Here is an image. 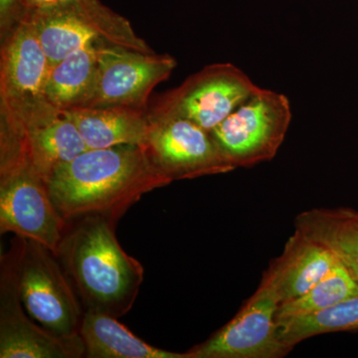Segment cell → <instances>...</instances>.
Returning a JSON list of instances; mask_svg holds the SVG:
<instances>
[{
	"label": "cell",
	"mask_w": 358,
	"mask_h": 358,
	"mask_svg": "<svg viewBox=\"0 0 358 358\" xmlns=\"http://www.w3.org/2000/svg\"><path fill=\"white\" fill-rule=\"evenodd\" d=\"M16 275L28 315L57 336H80L84 308L57 256L44 245L15 236Z\"/></svg>",
	"instance_id": "5"
},
{
	"label": "cell",
	"mask_w": 358,
	"mask_h": 358,
	"mask_svg": "<svg viewBox=\"0 0 358 358\" xmlns=\"http://www.w3.org/2000/svg\"><path fill=\"white\" fill-rule=\"evenodd\" d=\"M31 20L49 64L94 43L155 52L134 32L131 23L100 0H70L26 13Z\"/></svg>",
	"instance_id": "4"
},
{
	"label": "cell",
	"mask_w": 358,
	"mask_h": 358,
	"mask_svg": "<svg viewBox=\"0 0 358 358\" xmlns=\"http://www.w3.org/2000/svg\"><path fill=\"white\" fill-rule=\"evenodd\" d=\"M89 358H189L187 352H173L145 343L117 317L85 312L80 327Z\"/></svg>",
	"instance_id": "16"
},
{
	"label": "cell",
	"mask_w": 358,
	"mask_h": 358,
	"mask_svg": "<svg viewBox=\"0 0 358 358\" xmlns=\"http://www.w3.org/2000/svg\"><path fill=\"white\" fill-rule=\"evenodd\" d=\"M258 87L230 63L207 65L148 109V119L176 117L210 131L243 103Z\"/></svg>",
	"instance_id": "7"
},
{
	"label": "cell",
	"mask_w": 358,
	"mask_h": 358,
	"mask_svg": "<svg viewBox=\"0 0 358 358\" xmlns=\"http://www.w3.org/2000/svg\"><path fill=\"white\" fill-rule=\"evenodd\" d=\"M280 339L289 350L305 339L336 331H358V294L317 312L278 320Z\"/></svg>",
	"instance_id": "19"
},
{
	"label": "cell",
	"mask_w": 358,
	"mask_h": 358,
	"mask_svg": "<svg viewBox=\"0 0 358 358\" xmlns=\"http://www.w3.org/2000/svg\"><path fill=\"white\" fill-rule=\"evenodd\" d=\"M148 121L147 138L141 147L171 182L234 171L211 134L197 124L176 117Z\"/></svg>",
	"instance_id": "10"
},
{
	"label": "cell",
	"mask_w": 358,
	"mask_h": 358,
	"mask_svg": "<svg viewBox=\"0 0 358 358\" xmlns=\"http://www.w3.org/2000/svg\"><path fill=\"white\" fill-rule=\"evenodd\" d=\"M99 44L73 52L50 67L43 91L49 103L63 110L86 105L95 84Z\"/></svg>",
	"instance_id": "18"
},
{
	"label": "cell",
	"mask_w": 358,
	"mask_h": 358,
	"mask_svg": "<svg viewBox=\"0 0 358 358\" xmlns=\"http://www.w3.org/2000/svg\"><path fill=\"white\" fill-rule=\"evenodd\" d=\"M176 67V59L169 54L100 43L95 84L84 107L148 110L152 90L166 81Z\"/></svg>",
	"instance_id": "9"
},
{
	"label": "cell",
	"mask_w": 358,
	"mask_h": 358,
	"mask_svg": "<svg viewBox=\"0 0 358 358\" xmlns=\"http://www.w3.org/2000/svg\"><path fill=\"white\" fill-rule=\"evenodd\" d=\"M117 223L99 215L68 221L58 260L84 312L124 317L140 294L145 268L122 248Z\"/></svg>",
	"instance_id": "2"
},
{
	"label": "cell",
	"mask_w": 358,
	"mask_h": 358,
	"mask_svg": "<svg viewBox=\"0 0 358 358\" xmlns=\"http://www.w3.org/2000/svg\"><path fill=\"white\" fill-rule=\"evenodd\" d=\"M68 221L49 193L47 181L25 162L0 167V233H13L57 253Z\"/></svg>",
	"instance_id": "8"
},
{
	"label": "cell",
	"mask_w": 358,
	"mask_h": 358,
	"mask_svg": "<svg viewBox=\"0 0 358 358\" xmlns=\"http://www.w3.org/2000/svg\"><path fill=\"white\" fill-rule=\"evenodd\" d=\"M27 13L23 0H0V37L6 38Z\"/></svg>",
	"instance_id": "21"
},
{
	"label": "cell",
	"mask_w": 358,
	"mask_h": 358,
	"mask_svg": "<svg viewBox=\"0 0 358 358\" xmlns=\"http://www.w3.org/2000/svg\"><path fill=\"white\" fill-rule=\"evenodd\" d=\"M339 264L331 251L296 231L282 255L271 263L262 281L282 303L307 293Z\"/></svg>",
	"instance_id": "14"
},
{
	"label": "cell",
	"mask_w": 358,
	"mask_h": 358,
	"mask_svg": "<svg viewBox=\"0 0 358 358\" xmlns=\"http://www.w3.org/2000/svg\"><path fill=\"white\" fill-rule=\"evenodd\" d=\"M171 183L140 145L87 150L59 166L48 179L65 220L99 215L117 223L147 193Z\"/></svg>",
	"instance_id": "1"
},
{
	"label": "cell",
	"mask_w": 358,
	"mask_h": 358,
	"mask_svg": "<svg viewBox=\"0 0 358 358\" xmlns=\"http://www.w3.org/2000/svg\"><path fill=\"white\" fill-rule=\"evenodd\" d=\"M358 294V279L343 265L331 271L307 293L280 303L277 322L324 310Z\"/></svg>",
	"instance_id": "20"
},
{
	"label": "cell",
	"mask_w": 358,
	"mask_h": 358,
	"mask_svg": "<svg viewBox=\"0 0 358 358\" xmlns=\"http://www.w3.org/2000/svg\"><path fill=\"white\" fill-rule=\"evenodd\" d=\"M292 122L289 99L259 88L210 131L224 157L235 167L274 159Z\"/></svg>",
	"instance_id": "6"
},
{
	"label": "cell",
	"mask_w": 358,
	"mask_h": 358,
	"mask_svg": "<svg viewBox=\"0 0 358 358\" xmlns=\"http://www.w3.org/2000/svg\"><path fill=\"white\" fill-rule=\"evenodd\" d=\"M280 301L264 281L239 313L204 343L188 350L189 358H279L288 355L278 331Z\"/></svg>",
	"instance_id": "12"
},
{
	"label": "cell",
	"mask_w": 358,
	"mask_h": 358,
	"mask_svg": "<svg viewBox=\"0 0 358 358\" xmlns=\"http://www.w3.org/2000/svg\"><path fill=\"white\" fill-rule=\"evenodd\" d=\"M296 231L331 251L358 279V212L317 208L301 212Z\"/></svg>",
	"instance_id": "17"
},
{
	"label": "cell",
	"mask_w": 358,
	"mask_h": 358,
	"mask_svg": "<svg viewBox=\"0 0 358 358\" xmlns=\"http://www.w3.org/2000/svg\"><path fill=\"white\" fill-rule=\"evenodd\" d=\"M0 357H85L81 336H57L28 315L21 301L13 244L0 259Z\"/></svg>",
	"instance_id": "11"
},
{
	"label": "cell",
	"mask_w": 358,
	"mask_h": 358,
	"mask_svg": "<svg viewBox=\"0 0 358 358\" xmlns=\"http://www.w3.org/2000/svg\"><path fill=\"white\" fill-rule=\"evenodd\" d=\"M26 10L29 11L40 10V9L48 8V7L56 6L58 0H23Z\"/></svg>",
	"instance_id": "22"
},
{
	"label": "cell",
	"mask_w": 358,
	"mask_h": 358,
	"mask_svg": "<svg viewBox=\"0 0 358 358\" xmlns=\"http://www.w3.org/2000/svg\"><path fill=\"white\" fill-rule=\"evenodd\" d=\"M88 150L141 145L150 127L148 110L129 107H82L66 110Z\"/></svg>",
	"instance_id": "15"
},
{
	"label": "cell",
	"mask_w": 358,
	"mask_h": 358,
	"mask_svg": "<svg viewBox=\"0 0 358 358\" xmlns=\"http://www.w3.org/2000/svg\"><path fill=\"white\" fill-rule=\"evenodd\" d=\"M50 70L48 57L27 15L1 40L0 103H15L43 98Z\"/></svg>",
	"instance_id": "13"
},
{
	"label": "cell",
	"mask_w": 358,
	"mask_h": 358,
	"mask_svg": "<svg viewBox=\"0 0 358 358\" xmlns=\"http://www.w3.org/2000/svg\"><path fill=\"white\" fill-rule=\"evenodd\" d=\"M59 2L70 1V0H58Z\"/></svg>",
	"instance_id": "23"
},
{
	"label": "cell",
	"mask_w": 358,
	"mask_h": 358,
	"mask_svg": "<svg viewBox=\"0 0 358 358\" xmlns=\"http://www.w3.org/2000/svg\"><path fill=\"white\" fill-rule=\"evenodd\" d=\"M87 150L65 110L44 96L0 103V166L26 162L48 182L59 166Z\"/></svg>",
	"instance_id": "3"
}]
</instances>
